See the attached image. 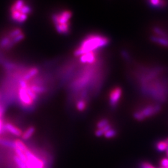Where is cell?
<instances>
[{
  "label": "cell",
  "instance_id": "6da1fadb",
  "mask_svg": "<svg viewBox=\"0 0 168 168\" xmlns=\"http://www.w3.org/2000/svg\"><path fill=\"white\" fill-rule=\"evenodd\" d=\"M141 70L137 77L141 92L153 98L158 104L164 102L168 97V85L167 82L159 78L163 69L157 67Z\"/></svg>",
  "mask_w": 168,
  "mask_h": 168
},
{
  "label": "cell",
  "instance_id": "7a4b0ae2",
  "mask_svg": "<svg viewBox=\"0 0 168 168\" xmlns=\"http://www.w3.org/2000/svg\"><path fill=\"white\" fill-rule=\"evenodd\" d=\"M110 42V39L98 34H92L87 36L80 43L79 46L74 50V56L80 57L82 55L92 52H97L105 47Z\"/></svg>",
  "mask_w": 168,
  "mask_h": 168
},
{
  "label": "cell",
  "instance_id": "3957f363",
  "mask_svg": "<svg viewBox=\"0 0 168 168\" xmlns=\"http://www.w3.org/2000/svg\"><path fill=\"white\" fill-rule=\"evenodd\" d=\"M72 13L69 10H64L53 16V21L54 23L57 31L62 35H67L70 32V20Z\"/></svg>",
  "mask_w": 168,
  "mask_h": 168
},
{
  "label": "cell",
  "instance_id": "277c9868",
  "mask_svg": "<svg viewBox=\"0 0 168 168\" xmlns=\"http://www.w3.org/2000/svg\"><path fill=\"white\" fill-rule=\"evenodd\" d=\"M161 110V106L158 103L146 105L134 111L133 116L135 120L141 122L157 115Z\"/></svg>",
  "mask_w": 168,
  "mask_h": 168
},
{
  "label": "cell",
  "instance_id": "5b68a950",
  "mask_svg": "<svg viewBox=\"0 0 168 168\" xmlns=\"http://www.w3.org/2000/svg\"><path fill=\"white\" fill-rule=\"evenodd\" d=\"M122 96V89L120 87H115L111 89L109 93V104L110 107L115 108L119 105Z\"/></svg>",
  "mask_w": 168,
  "mask_h": 168
},
{
  "label": "cell",
  "instance_id": "8992f818",
  "mask_svg": "<svg viewBox=\"0 0 168 168\" xmlns=\"http://www.w3.org/2000/svg\"><path fill=\"white\" fill-rule=\"evenodd\" d=\"M97 52H92L84 54L79 57V61L81 64L85 65H92L96 63L99 57Z\"/></svg>",
  "mask_w": 168,
  "mask_h": 168
},
{
  "label": "cell",
  "instance_id": "52a82bcc",
  "mask_svg": "<svg viewBox=\"0 0 168 168\" xmlns=\"http://www.w3.org/2000/svg\"><path fill=\"white\" fill-rule=\"evenodd\" d=\"M26 88L24 89V88L20 87V90H19V97H20L21 101L24 104L29 105L32 104L33 100L29 95V94L26 90Z\"/></svg>",
  "mask_w": 168,
  "mask_h": 168
},
{
  "label": "cell",
  "instance_id": "ba28073f",
  "mask_svg": "<svg viewBox=\"0 0 168 168\" xmlns=\"http://www.w3.org/2000/svg\"><path fill=\"white\" fill-rule=\"evenodd\" d=\"M5 129H6V131H8L9 133H10L11 134H13V135L16 136V137H21L23 134V132L17 126L13 125L11 123H6L4 126Z\"/></svg>",
  "mask_w": 168,
  "mask_h": 168
},
{
  "label": "cell",
  "instance_id": "9c48e42d",
  "mask_svg": "<svg viewBox=\"0 0 168 168\" xmlns=\"http://www.w3.org/2000/svg\"><path fill=\"white\" fill-rule=\"evenodd\" d=\"M150 39L151 41H153L157 44L168 48V38L151 35L150 37Z\"/></svg>",
  "mask_w": 168,
  "mask_h": 168
},
{
  "label": "cell",
  "instance_id": "30bf717a",
  "mask_svg": "<svg viewBox=\"0 0 168 168\" xmlns=\"http://www.w3.org/2000/svg\"><path fill=\"white\" fill-rule=\"evenodd\" d=\"M148 5L155 9H163L167 6V2L158 0H151L148 2Z\"/></svg>",
  "mask_w": 168,
  "mask_h": 168
},
{
  "label": "cell",
  "instance_id": "8fae6325",
  "mask_svg": "<svg viewBox=\"0 0 168 168\" xmlns=\"http://www.w3.org/2000/svg\"><path fill=\"white\" fill-rule=\"evenodd\" d=\"M88 101L86 100L78 99L76 102V109L80 112L84 111L88 107Z\"/></svg>",
  "mask_w": 168,
  "mask_h": 168
},
{
  "label": "cell",
  "instance_id": "7c38bea8",
  "mask_svg": "<svg viewBox=\"0 0 168 168\" xmlns=\"http://www.w3.org/2000/svg\"><path fill=\"white\" fill-rule=\"evenodd\" d=\"M35 132V128L33 126L29 127L22 134V139L23 140H27L32 137V136Z\"/></svg>",
  "mask_w": 168,
  "mask_h": 168
},
{
  "label": "cell",
  "instance_id": "4fadbf2b",
  "mask_svg": "<svg viewBox=\"0 0 168 168\" xmlns=\"http://www.w3.org/2000/svg\"><path fill=\"white\" fill-rule=\"evenodd\" d=\"M167 148H168V144L164 140L158 141L156 144V149L158 152H160V153L164 152Z\"/></svg>",
  "mask_w": 168,
  "mask_h": 168
},
{
  "label": "cell",
  "instance_id": "5bb4252c",
  "mask_svg": "<svg viewBox=\"0 0 168 168\" xmlns=\"http://www.w3.org/2000/svg\"><path fill=\"white\" fill-rule=\"evenodd\" d=\"M38 72H39L38 69L36 68V67H33V68H31L24 76L23 80H24L25 81H27L30 79H31L32 77H33L34 76H35L36 74H38Z\"/></svg>",
  "mask_w": 168,
  "mask_h": 168
},
{
  "label": "cell",
  "instance_id": "9a60e30c",
  "mask_svg": "<svg viewBox=\"0 0 168 168\" xmlns=\"http://www.w3.org/2000/svg\"><path fill=\"white\" fill-rule=\"evenodd\" d=\"M13 161L17 168H27L26 163L22 161L18 156L16 155L13 156Z\"/></svg>",
  "mask_w": 168,
  "mask_h": 168
},
{
  "label": "cell",
  "instance_id": "2e32d148",
  "mask_svg": "<svg viewBox=\"0 0 168 168\" xmlns=\"http://www.w3.org/2000/svg\"><path fill=\"white\" fill-rule=\"evenodd\" d=\"M109 124H110L109 120L108 119H104L98 122V123H97V129H102Z\"/></svg>",
  "mask_w": 168,
  "mask_h": 168
},
{
  "label": "cell",
  "instance_id": "e0dca14e",
  "mask_svg": "<svg viewBox=\"0 0 168 168\" xmlns=\"http://www.w3.org/2000/svg\"><path fill=\"white\" fill-rule=\"evenodd\" d=\"M116 134H117V131H116V130L111 128L110 130L107 131L104 134V136L106 138L110 139V138H113L115 137L116 136Z\"/></svg>",
  "mask_w": 168,
  "mask_h": 168
},
{
  "label": "cell",
  "instance_id": "ac0fdd59",
  "mask_svg": "<svg viewBox=\"0 0 168 168\" xmlns=\"http://www.w3.org/2000/svg\"><path fill=\"white\" fill-rule=\"evenodd\" d=\"M24 38V34H23V33L20 34V35L17 36L16 37H15L14 38H13V39L12 42H10V43H9V46H8V47H11V46L14 45V44H16V43H18V42H20V41L23 40Z\"/></svg>",
  "mask_w": 168,
  "mask_h": 168
},
{
  "label": "cell",
  "instance_id": "d6986e66",
  "mask_svg": "<svg viewBox=\"0 0 168 168\" xmlns=\"http://www.w3.org/2000/svg\"><path fill=\"white\" fill-rule=\"evenodd\" d=\"M31 90L35 92L36 94V93H43L45 91V89L42 87V86H32L31 87H29Z\"/></svg>",
  "mask_w": 168,
  "mask_h": 168
},
{
  "label": "cell",
  "instance_id": "ffe728a7",
  "mask_svg": "<svg viewBox=\"0 0 168 168\" xmlns=\"http://www.w3.org/2000/svg\"><path fill=\"white\" fill-rule=\"evenodd\" d=\"M24 5V2L23 1H18L16 2L13 7L12 8V10H16V11H19L21 9V8Z\"/></svg>",
  "mask_w": 168,
  "mask_h": 168
},
{
  "label": "cell",
  "instance_id": "44dd1931",
  "mask_svg": "<svg viewBox=\"0 0 168 168\" xmlns=\"http://www.w3.org/2000/svg\"><path fill=\"white\" fill-rule=\"evenodd\" d=\"M21 15V13L19 11H16V10H12L11 13V18L14 21H16L18 22L19 18Z\"/></svg>",
  "mask_w": 168,
  "mask_h": 168
},
{
  "label": "cell",
  "instance_id": "7402d4cb",
  "mask_svg": "<svg viewBox=\"0 0 168 168\" xmlns=\"http://www.w3.org/2000/svg\"><path fill=\"white\" fill-rule=\"evenodd\" d=\"M10 43V39L9 38H4L1 42H0V47H8Z\"/></svg>",
  "mask_w": 168,
  "mask_h": 168
},
{
  "label": "cell",
  "instance_id": "603a6c76",
  "mask_svg": "<svg viewBox=\"0 0 168 168\" xmlns=\"http://www.w3.org/2000/svg\"><path fill=\"white\" fill-rule=\"evenodd\" d=\"M21 31L20 29H16L13 31H12L10 33H9V37L12 38H14L15 37H16L17 36L20 35V34H21Z\"/></svg>",
  "mask_w": 168,
  "mask_h": 168
},
{
  "label": "cell",
  "instance_id": "cb8c5ba5",
  "mask_svg": "<svg viewBox=\"0 0 168 168\" xmlns=\"http://www.w3.org/2000/svg\"><path fill=\"white\" fill-rule=\"evenodd\" d=\"M31 11V8L30 6H27V5H24L21 9L20 10V12L22 14H29L30 12Z\"/></svg>",
  "mask_w": 168,
  "mask_h": 168
},
{
  "label": "cell",
  "instance_id": "d4e9b609",
  "mask_svg": "<svg viewBox=\"0 0 168 168\" xmlns=\"http://www.w3.org/2000/svg\"><path fill=\"white\" fill-rule=\"evenodd\" d=\"M140 168H156L151 164L146 162H142L140 165Z\"/></svg>",
  "mask_w": 168,
  "mask_h": 168
},
{
  "label": "cell",
  "instance_id": "484cf974",
  "mask_svg": "<svg viewBox=\"0 0 168 168\" xmlns=\"http://www.w3.org/2000/svg\"><path fill=\"white\" fill-rule=\"evenodd\" d=\"M160 164H161V167L167 168L168 167V158H163L161 161Z\"/></svg>",
  "mask_w": 168,
  "mask_h": 168
},
{
  "label": "cell",
  "instance_id": "4316f807",
  "mask_svg": "<svg viewBox=\"0 0 168 168\" xmlns=\"http://www.w3.org/2000/svg\"><path fill=\"white\" fill-rule=\"evenodd\" d=\"M104 132L102 129H97L95 132V136L97 137H100L103 135H104Z\"/></svg>",
  "mask_w": 168,
  "mask_h": 168
},
{
  "label": "cell",
  "instance_id": "83f0119b",
  "mask_svg": "<svg viewBox=\"0 0 168 168\" xmlns=\"http://www.w3.org/2000/svg\"><path fill=\"white\" fill-rule=\"evenodd\" d=\"M27 14H24L21 13V15L20 16V18H19L18 22L20 23H24L27 20Z\"/></svg>",
  "mask_w": 168,
  "mask_h": 168
},
{
  "label": "cell",
  "instance_id": "f1b7e54d",
  "mask_svg": "<svg viewBox=\"0 0 168 168\" xmlns=\"http://www.w3.org/2000/svg\"><path fill=\"white\" fill-rule=\"evenodd\" d=\"M3 128V122H2V119H0V134H1V133L2 132Z\"/></svg>",
  "mask_w": 168,
  "mask_h": 168
},
{
  "label": "cell",
  "instance_id": "f546056e",
  "mask_svg": "<svg viewBox=\"0 0 168 168\" xmlns=\"http://www.w3.org/2000/svg\"><path fill=\"white\" fill-rule=\"evenodd\" d=\"M166 155H167V158H168V148L166 149Z\"/></svg>",
  "mask_w": 168,
  "mask_h": 168
},
{
  "label": "cell",
  "instance_id": "4dcf8cb0",
  "mask_svg": "<svg viewBox=\"0 0 168 168\" xmlns=\"http://www.w3.org/2000/svg\"><path fill=\"white\" fill-rule=\"evenodd\" d=\"M164 141H166V143H167L168 144V138H167V139H166V140H165Z\"/></svg>",
  "mask_w": 168,
  "mask_h": 168
},
{
  "label": "cell",
  "instance_id": "1f68e13d",
  "mask_svg": "<svg viewBox=\"0 0 168 168\" xmlns=\"http://www.w3.org/2000/svg\"><path fill=\"white\" fill-rule=\"evenodd\" d=\"M27 168H33V167H27Z\"/></svg>",
  "mask_w": 168,
  "mask_h": 168
},
{
  "label": "cell",
  "instance_id": "d6a6232c",
  "mask_svg": "<svg viewBox=\"0 0 168 168\" xmlns=\"http://www.w3.org/2000/svg\"><path fill=\"white\" fill-rule=\"evenodd\" d=\"M161 168H163V167H161Z\"/></svg>",
  "mask_w": 168,
  "mask_h": 168
}]
</instances>
